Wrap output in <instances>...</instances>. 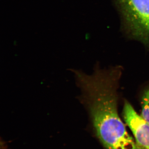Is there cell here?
Listing matches in <instances>:
<instances>
[{
    "instance_id": "obj_3",
    "label": "cell",
    "mask_w": 149,
    "mask_h": 149,
    "mask_svg": "<svg viewBox=\"0 0 149 149\" xmlns=\"http://www.w3.org/2000/svg\"><path fill=\"white\" fill-rule=\"evenodd\" d=\"M123 116L133 132L137 143L144 149H149V124L135 111L131 105L125 102Z\"/></svg>"
},
{
    "instance_id": "obj_1",
    "label": "cell",
    "mask_w": 149,
    "mask_h": 149,
    "mask_svg": "<svg viewBox=\"0 0 149 149\" xmlns=\"http://www.w3.org/2000/svg\"><path fill=\"white\" fill-rule=\"evenodd\" d=\"M88 111L97 136L107 149H144L128 134L118 116L117 104L102 101Z\"/></svg>"
},
{
    "instance_id": "obj_2",
    "label": "cell",
    "mask_w": 149,
    "mask_h": 149,
    "mask_svg": "<svg viewBox=\"0 0 149 149\" xmlns=\"http://www.w3.org/2000/svg\"><path fill=\"white\" fill-rule=\"evenodd\" d=\"M125 28L133 37L149 42V0H115Z\"/></svg>"
},
{
    "instance_id": "obj_4",
    "label": "cell",
    "mask_w": 149,
    "mask_h": 149,
    "mask_svg": "<svg viewBox=\"0 0 149 149\" xmlns=\"http://www.w3.org/2000/svg\"><path fill=\"white\" fill-rule=\"evenodd\" d=\"M141 116L149 124V89L144 93L142 98Z\"/></svg>"
}]
</instances>
